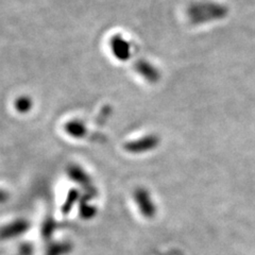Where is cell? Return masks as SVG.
I'll return each mask as SVG.
<instances>
[{"label": "cell", "mask_w": 255, "mask_h": 255, "mask_svg": "<svg viewBox=\"0 0 255 255\" xmlns=\"http://www.w3.org/2000/svg\"><path fill=\"white\" fill-rule=\"evenodd\" d=\"M227 14V9L215 4H195L190 7L189 16L194 22L206 21L213 18H220Z\"/></svg>", "instance_id": "6da1fadb"}, {"label": "cell", "mask_w": 255, "mask_h": 255, "mask_svg": "<svg viewBox=\"0 0 255 255\" xmlns=\"http://www.w3.org/2000/svg\"><path fill=\"white\" fill-rule=\"evenodd\" d=\"M110 46L114 57L119 61H128L132 55V45L122 35H116L111 39Z\"/></svg>", "instance_id": "7a4b0ae2"}, {"label": "cell", "mask_w": 255, "mask_h": 255, "mask_svg": "<svg viewBox=\"0 0 255 255\" xmlns=\"http://www.w3.org/2000/svg\"><path fill=\"white\" fill-rule=\"evenodd\" d=\"M157 143V138L155 136H147L138 140H134L127 145V150L133 151V152H139V151H146L152 149Z\"/></svg>", "instance_id": "3957f363"}, {"label": "cell", "mask_w": 255, "mask_h": 255, "mask_svg": "<svg viewBox=\"0 0 255 255\" xmlns=\"http://www.w3.org/2000/svg\"><path fill=\"white\" fill-rule=\"evenodd\" d=\"M135 67H136L138 74L141 75L142 78H145L150 82H156L159 79V74L157 69L146 61L138 62Z\"/></svg>", "instance_id": "277c9868"}, {"label": "cell", "mask_w": 255, "mask_h": 255, "mask_svg": "<svg viewBox=\"0 0 255 255\" xmlns=\"http://www.w3.org/2000/svg\"><path fill=\"white\" fill-rule=\"evenodd\" d=\"M135 196H137V200L140 203L139 205H140L142 214L146 215V216H152L154 214V209H153V205L151 204L149 195L146 193V191L140 190Z\"/></svg>", "instance_id": "5b68a950"}, {"label": "cell", "mask_w": 255, "mask_h": 255, "mask_svg": "<svg viewBox=\"0 0 255 255\" xmlns=\"http://www.w3.org/2000/svg\"><path fill=\"white\" fill-rule=\"evenodd\" d=\"M27 226L26 222L23 221H18L12 223L10 226H6L5 228H3L1 231H0V236L1 237H9V236H13V235H18L20 233H22L23 231L26 230Z\"/></svg>", "instance_id": "8992f818"}, {"label": "cell", "mask_w": 255, "mask_h": 255, "mask_svg": "<svg viewBox=\"0 0 255 255\" xmlns=\"http://www.w3.org/2000/svg\"><path fill=\"white\" fill-rule=\"evenodd\" d=\"M66 131L73 135L74 137H81L84 133H86L85 128L81 122H70L66 125Z\"/></svg>", "instance_id": "52a82bcc"}, {"label": "cell", "mask_w": 255, "mask_h": 255, "mask_svg": "<svg viewBox=\"0 0 255 255\" xmlns=\"http://www.w3.org/2000/svg\"><path fill=\"white\" fill-rule=\"evenodd\" d=\"M32 106H33V103H32V100L27 96H22V97L16 99L14 103L16 111H18L19 113H27V112L31 110Z\"/></svg>", "instance_id": "ba28073f"}, {"label": "cell", "mask_w": 255, "mask_h": 255, "mask_svg": "<svg viewBox=\"0 0 255 255\" xmlns=\"http://www.w3.org/2000/svg\"><path fill=\"white\" fill-rule=\"evenodd\" d=\"M6 199V195L3 193L2 190H0V202H2V201H4Z\"/></svg>", "instance_id": "9c48e42d"}]
</instances>
